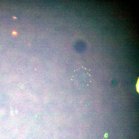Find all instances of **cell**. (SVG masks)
I'll return each mask as SVG.
<instances>
[{"label": "cell", "instance_id": "cell-1", "mask_svg": "<svg viewBox=\"0 0 139 139\" xmlns=\"http://www.w3.org/2000/svg\"><path fill=\"white\" fill-rule=\"evenodd\" d=\"M12 34L13 36H16L18 34V33L16 31H13L12 33Z\"/></svg>", "mask_w": 139, "mask_h": 139}, {"label": "cell", "instance_id": "cell-2", "mask_svg": "<svg viewBox=\"0 0 139 139\" xmlns=\"http://www.w3.org/2000/svg\"><path fill=\"white\" fill-rule=\"evenodd\" d=\"M13 18H16V17H13Z\"/></svg>", "mask_w": 139, "mask_h": 139}]
</instances>
